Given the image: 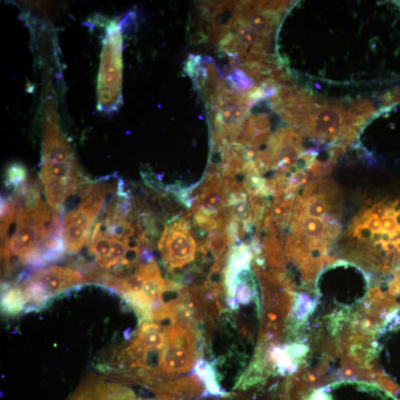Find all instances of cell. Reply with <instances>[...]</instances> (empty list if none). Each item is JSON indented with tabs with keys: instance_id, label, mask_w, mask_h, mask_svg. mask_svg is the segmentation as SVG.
<instances>
[{
	"instance_id": "1",
	"label": "cell",
	"mask_w": 400,
	"mask_h": 400,
	"mask_svg": "<svg viewBox=\"0 0 400 400\" xmlns=\"http://www.w3.org/2000/svg\"><path fill=\"white\" fill-rule=\"evenodd\" d=\"M342 190L327 176L303 185L296 193L285 255L303 271H322L342 235Z\"/></svg>"
},
{
	"instance_id": "3",
	"label": "cell",
	"mask_w": 400,
	"mask_h": 400,
	"mask_svg": "<svg viewBox=\"0 0 400 400\" xmlns=\"http://www.w3.org/2000/svg\"><path fill=\"white\" fill-rule=\"evenodd\" d=\"M276 110L301 136L343 148L356 141L361 128L375 115L368 100L321 99L294 87L282 91Z\"/></svg>"
},
{
	"instance_id": "14",
	"label": "cell",
	"mask_w": 400,
	"mask_h": 400,
	"mask_svg": "<svg viewBox=\"0 0 400 400\" xmlns=\"http://www.w3.org/2000/svg\"><path fill=\"white\" fill-rule=\"evenodd\" d=\"M2 309L8 315H16L25 311V301L20 287L15 285H4Z\"/></svg>"
},
{
	"instance_id": "5",
	"label": "cell",
	"mask_w": 400,
	"mask_h": 400,
	"mask_svg": "<svg viewBox=\"0 0 400 400\" xmlns=\"http://www.w3.org/2000/svg\"><path fill=\"white\" fill-rule=\"evenodd\" d=\"M16 204L14 234L1 247L4 273L12 260L23 266H37L40 248L51 232L62 223L60 213L54 211L33 185L24 183L15 191Z\"/></svg>"
},
{
	"instance_id": "10",
	"label": "cell",
	"mask_w": 400,
	"mask_h": 400,
	"mask_svg": "<svg viewBox=\"0 0 400 400\" xmlns=\"http://www.w3.org/2000/svg\"><path fill=\"white\" fill-rule=\"evenodd\" d=\"M190 215L174 217L165 226L158 249L165 268L171 273L192 263L198 246L192 234Z\"/></svg>"
},
{
	"instance_id": "11",
	"label": "cell",
	"mask_w": 400,
	"mask_h": 400,
	"mask_svg": "<svg viewBox=\"0 0 400 400\" xmlns=\"http://www.w3.org/2000/svg\"><path fill=\"white\" fill-rule=\"evenodd\" d=\"M67 400H160L138 397L127 384L111 377L89 375Z\"/></svg>"
},
{
	"instance_id": "2",
	"label": "cell",
	"mask_w": 400,
	"mask_h": 400,
	"mask_svg": "<svg viewBox=\"0 0 400 400\" xmlns=\"http://www.w3.org/2000/svg\"><path fill=\"white\" fill-rule=\"evenodd\" d=\"M337 252L360 268L392 275L400 268V191L367 197L342 229Z\"/></svg>"
},
{
	"instance_id": "12",
	"label": "cell",
	"mask_w": 400,
	"mask_h": 400,
	"mask_svg": "<svg viewBox=\"0 0 400 400\" xmlns=\"http://www.w3.org/2000/svg\"><path fill=\"white\" fill-rule=\"evenodd\" d=\"M228 198L221 175L209 174L199 187L190 213H200L207 217L219 220L225 226L222 217L228 206Z\"/></svg>"
},
{
	"instance_id": "15",
	"label": "cell",
	"mask_w": 400,
	"mask_h": 400,
	"mask_svg": "<svg viewBox=\"0 0 400 400\" xmlns=\"http://www.w3.org/2000/svg\"><path fill=\"white\" fill-rule=\"evenodd\" d=\"M27 172L21 164H14L9 167L6 175V184L9 187L16 189L26 182Z\"/></svg>"
},
{
	"instance_id": "16",
	"label": "cell",
	"mask_w": 400,
	"mask_h": 400,
	"mask_svg": "<svg viewBox=\"0 0 400 400\" xmlns=\"http://www.w3.org/2000/svg\"><path fill=\"white\" fill-rule=\"evenodd\" d=\"M381 99L386 106L399 104L400 102V87L386 93L381 97Z\"/></svg>"
},
{
	"instance_id": "9",
	"label": "cell",
	"mask_w": 400,
	"mask_h": 400,
	"mask_svg": "<svg viewBox=\"0 0 400 400\" xmlns=\"http://www.w3.org/2000/svg\"><path fill=\"white\" fill-rule=\"evenodd\" d=\"M85 283V277L78 270L53 266L21 277L14 285L22 291L25 311H31L43 308L51 297Z\"/></svg>"
},
{
	"instance_id": "7",
	"label": "cell",
	"mask_w": 400,
	"mask_h": 400,
	"mask_svg": "<svg viewBox=\"0 0 400 400\" xmlns=\"http://www.w3.org/2000/svg\"><path fill=\"white\" fill-rule=\"evenodd\" d=\"M165 330V346L152 373L143 382L153 393L167 381L191 370L197 359L196 335L193 329L173 324Z\"/></svg>"
},
{
	"instance_id": "8",
	"label": "cell",
	"mask_w": 400,
	"mask_h": 400,
	"mask_svg": "<svg viewBox=\"0 0 400 400\" xmlns=\"http://www.w3.org/2000/svg\"><path fill=\"white\" fill-rule=\"evenodd\" d=\"M123 40L115 21L107 27L98 77V110L113 114L122 102Z\"/></svg>"
},
{
	"instance_id": "13",
	"label": "cell",
	"mask_w": 400,
	"mask_h": 400,
	"mask_svg": "<svg viewBox=\"0 0 400 400\" xmlns=\"http://www.w3.org/2000/svg\"><path fill=\"white\" fill-rule=\"evenodd\" d=\"M231 244L226 228H218L211 231L206 239L201 242L200 250L203 255L209 253L219 260Z\"/></svg>"
},
{
	"instance_id": "6",
	"label": "cell",
	"mask_w": 400,
	"mask_h": 400,
	"mask_svg": "<svg viewBox=\"0 0 400 400\" xmlns=\"http://www.w3.org/2000/svg\"><path fill=\"white\" fill-rule=\"evenodd\" d=\"M115 185L104 182H90L78 194V206L64 212L62 218V237L67 255H75L89 244L92 228L107 198L116 191Z\"/></svg>"
},
{
	"instance_id": "4",
	"label": "cell",
	"mask_w": 400,
	"mask_h": 400,
	"mask_svg": "<svg viewBox=\"0 0 400 400\" xmlns=\"http://www.w3.org/2000/svg\"><path fill=\"white\" fill-rule=\"evenodd\" d=\"M43 150L40 179L46 202L61 213L67 200L88 183L64 137L51 99L45 104Z\"/></svg>"
}]
</instances>
